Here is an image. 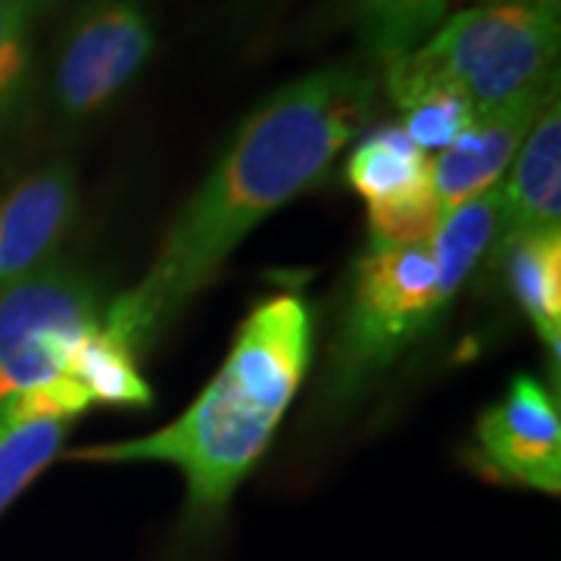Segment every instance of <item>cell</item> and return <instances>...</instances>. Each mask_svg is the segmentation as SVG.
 Returning a JSON list of instances; mask_svg holds the SVG:
<instances>
[{"mask_svg": "<svg viewBox=\"0 0 561 561\" xmlns=\"http://www.w3.org/2000/svg\"><path fill=\"white\" fill-rule=\"evenodd\" d=\"M375 98L371 72L350 60L265 98L184 203L147 275L103 309V328L135 356L150 350L260 221L324 179L368 125Z\"/></svg>", "mask_w": 561, "mask_h": 561, "instance_id": "obj_1", "label": "cell"}, {"mask_svg": "<svg viewBox=\"0 0 561 561\" xmlns=\"http://www.w3.org/2000/svg\"><path fill=\"white\" fill-rule=\"evenodd\" d=\"M316 321L300 294L262 300L238 328L216 378L191 409L153 434L66 453L69 461L179 468L194 522L219 518L234 490L265 456L312 362Z\"/></svg>", "mask_w": 561, "mask_h": 561, "instance_id": "obj_2", "label": "cell"}, {"mask_svg": "<svg viewBox=\"0 0 561 561\" xmlns=\"http://www.w3.org/2000/svg\"><path fill=\"white\" fill-rule=\"evenodd\" d=\"M559 0H500L443 20L434 35L383 69L387 94L400 110L434 91H456L474 113L559 84Z\"/></svg>", "mask_w": 561, "mask_h": 561, "instance_id": "obj_3", "label": "cell"}, {"mask_svg": "<svg viewBox=\"0 0 561 561\" xmlns=\"http://www.w3.org/2000/svg\"><path fill=\"white\" fill-rule=\"evenodd\" d=\"M456 294L459 287L437 275L431 243L368 250L356 265L350 309L331 353L334 393L346 400L375 381L440 321Z\"/></svg>", "mask_w": 561, "mask_h": 561, "instance_id": "obj_4", "label": "cell"}, {"mask_svg": "<svg viewBox=\"0 0 561 561\" xmlns=\"http://www.w3.org/2000/svg\"><path fill=\"white\" fill-rule=\"evenodd\" d=\"M98 280L72 262H47L0 287V402L57 381L101 324Z\"/></svg>", "mask_w": 561, "mask_h": 561, "instance_id": "obj_5", "label": "cell"}, {"mask_svg": "<svg viewBox=\"0 0 561 561\" xmlns=\"http://www.w3.org/2000/svg\"><path fill=\"white\" fill-rule=\"evenodd\" d=\"M157 50L150 0H84L66 22L54 62V103L84 122L122 98Z\"/></svg>", "mask_w": 561, "mask_h": 561, "instance_id": "obj_6", "label": "cell"}, {"mask_svg": "<svg viewBox=\"0 0 561 561\" xmlns=\"http://www.w3.org/2000/svg\"><path fill=\"white\" fill-rule=\"evenodd\" d=\"M474 465L493 481H508L559 493L561 419L559 402L530 375H518L505 400L490 405L478 421Z\"/></svg>", "mask_w": 561, "mask_h": 561, "instance_id": "obj_7", "label": "cell"}, {"mask_svg": "<svg viewBox=\"0 0 561 561\" xmlns=\"http://www.w3.org/2000/svg\"><path fill=\"white\" fill-rule=\"evenodd\" d=\"M79 209L69 162H54L16 181L0 197V287L38 272L57 253Z\"/></svg>", "mask_w": 561, "mask_h": 561, "instance_id": "obj_8", "label": "cell"}, {"mask_svg": "<svg viewBox=\"0 0 561 561\" xmlns=\"http://www.w3.org/2000/svg\"><path fill=\"white\" fill-rule=\"evenodd\" d=\"M556 94H559V84L508 103L502 110L483 113L449 150H443L437 153V160H431V187L440 203L443 216L461 203L474 201L493 184H500L515 153L522 150L530 125Z\"/></svg>", "mask_w": 561, "mask_h": 561, "instance_id": "obj_9", "label": "cell"}, {"mask_svg": "<svg viewBox=\"0 0 561 561\" xmlns=\"http://www.w3.org/2000/svg\"><path fill=\"white\" fill-rule=\"evenodd\" d=\"M502 187V241L561 234V106H542Z\"/></svg>", "mask_w": 561, "mask_h": 561, "instance_id": "obj_10", "label": "cell"}, {"mask_svg": "<svg viewBox=\"0 0 561 561\" xmlns=\"http://www.w3.org/2000/svg\"><path fill=\"white\" fill-rule=\"evenodd\" d=\"M502 250L505 280L515 300L534 321L540 341L559 362L561 353V234L505 238Z\"/></svg>", "mask_w": 561, "mask_h": 561, "instance_id": "obj_11", "label": "cell"}, {"mask_svg": "<svg viewBox=\"0 0 561 561\" xmlns=\"http://www.w3.org/2000/svg\"><path fill=\"white\" fill-rule=\"evenodd\" d=\"M346 181L368 206L415 197L431 187V157L421 153L400 125H383L350 153Z\"/></svg>", "mask_w": 561, "mask_h": 561, "instance_id": "obj_12", "label": "cell"}, {"mask_svg": "<svg viewBox=\"0 0 561 561\" xmlns=\"http://www.w3.org/2000/svg\"><path fill=\"white\" fill-rule=\"evenodd\" d=\"M365 57L387 69L434 35L446 16V0H337Z\"/></svg>", "mask_w": 561, "mask_h": 561, "instance_id": "obj_13", "label": "cell"}, {"mask_svg": "<svg viewBox=\"0 0 561 561\" xmlns=\"http://www.w3.org/2000/svg\"><path fill=\"white\" fill-rule=\"evenodd\" d=\"M135 359L138 356L119 337H113L103 324H98L72 353L66 375L88 390L94 405L101 402V405L144 409L153 402V390L140 378Z\"/></svg>", "mask_w": 561, "mask_h": 561, "instance_id": "obj_14", "label": "cell"}, {"mask_svg": "<svg viewBox=\"0 0 561 561\" xmlns=\"http://www.w3.org/2000/svg\"><path fill=\"white\" fill-rule=\"evenodd\" d=\"M54 7L57 0H0V131L25 101L35 62V35Z\"/></svg>", "mask_w": 561, "mask_h": 561, "instance_id": "obj_15", "label": "cell"}, {"mask_svg": "<svg viewBox=\"0 0 561 561\" xmlns=\"http://www.w3.org/2000/svg\"><path fill=\"white\" fill-rule=\"evenodd\" d=\"M72 421H28L0 434V512L60 456Z\"/></svg>", "mask_w": 561, "mask_h": 561, "instance_id": "obj_16", "label": "cell"}, {"mask_svg": "<svg viewBox=\"0 0 561 561\" xmlns=\"http://www.w3.org/2000/svg\"><path fill=\"white\" fill-rule=\"evenodd\" d=\"M402 113H405V122H402L400 128L427 157L449 150L478 119L474 106L465 101L461 94H456V91L424 94L415 103H409Z\"/></svg>", "mask_w": 561, "mask_h": 561, "instance_id": "obj_17", "label": "cell"}, {"mask_svg": "<svg viewBox=\"0 0 561 561\" xmlns=\"http://www.w3.org/2000/svg\"><path fill=\"white\" fill-rule=\"evenodd\" d=\"M443 221V209L434 191L415 197L368 206L371 250H400V247H427Z\"/></svg>", "mask_w": 561, "mask_h": 561, "instance_id": "obj_18", "label": "cell"}, {"mask_svg": "<svg viewBox=\"0 0 561 561\" xmlns=\"http://www.w3.org/2000/svg\"><path fill=\"white\" fill-rule=\"evenodd\" d=\"M253 3H260V7H275L278 0H253Z\"/></svg>", "mask_w": 561, "mask_h": 561, "instance_id": "obj_19", "label": "cell"}]
</instances>
